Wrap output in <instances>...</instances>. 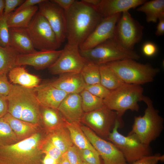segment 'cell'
<instances>
[{"label":"cell","instance_id":"d590c367","mask_svg":"<svg viewBox=\"0 0 164 164\" xmlns=\"http://www.w3.org/2000/svg\"><path fill=\"white\" fill-rule=\"evenodd\" d=\"M94 95L104 99L109 94L110 91L101 83L86 85L84 89Z\"/></svg>","mask_w":164,"mask_h":164},{"label":"cell","instance_id":"8992f818","mask_svg":"<svg viewBox=\"0 0 164 164\" xmlns=\"http://www.w3.org/2000/svg\"><path fill=\"white\" fill-rule=\"evenodd\" d=\"M106 64L125 83L141 85L153 81L159 69L151 64L125 59Z\"/></svg>","mask_w":164,"mask_h":164},{"label":"cell","instance_id":"f907efd6","mask_svg":"<svg viewBox=\"0 0 164 164\" xmlns=\"http://www.w3.org/2000/svg\"><path fill=\"white\" fill-rule=\"evenodd\" d=\"M5 4V0H0V16H1L4 12Z\"/></svg>","mask_w":164,"mask_h":164},{"label":"cell","instance_id":"44dd1931","mask_svg":"<svg viewBox=\"0 0 164 164\" xmlns=\"http://www.w3.org/2000/svg\"><path fill=\"white\" fill-rule=\"evenodd\" d=\"M9 46L21 54L36 51L26 28H9Z\"/></svg>","mask_w":164,"mask_h":164},{"label":"cell","instance_id":"8d00e7d4","mask_svg":"<svg viewBox=\"0 0 164 164\" xmlns=\"http://www.w3.org/2000/svg\"><path fill=\"white\" fill-rule=\"evenodd\" d=\"M7 73H0V96L6 98L12 91L13 84L9 82Z\"/></svg>","mask_w":164,"mask_h":164},{"label":"cell","instance_id":"52a82bcc","mask_svg":"<svg viewBox=\"0 0 164 164\" xmlns=\"http://www.w3.org/2000/svg\"><path fill=\"white\" fill-rule=\"evenodd\" d=\"M79 51L86 60L98 65L125 59L136 60L140 58L135 51L125 49L112 38L92 49H79Z\"/></svg>","mask_w":164,"mask_h":164},{"label":"cell","instance_id":"f6af8a7d","mask_svg":"<svg viewBox=\"0 0 164 164\" xmlns=\"http://www.w3.org/2000/svg\"><path fill=\"white\" fill-rule=\"evenodd\" d=\"M76 148L81 158L96 155L100 156L97 152H94L87 149H79L77 147Z\"/></svg>","mask_w":164,"mask_h":164},{"label":"cell","instance_id":"83f0119b","mask_svg":"<svg viewBox=\"0 0 164 164\" xmlns=\"http://www.w3.org/2000/svg\"><path fill=\"white\" fill-rule=\"evenodd\" d=\"M40 114L48 132L64 125L65 119L57 109L41 106Z\"/></svg>","mask_w":164,"mask_h":164},{"label":"cell","instance_id":"30bf717a","mask_svg":"<svg viewBox=\"0 0 164 164\" xmlns=\"http://www.w3.org/2000/svg\"><path fill=\"white\" fill-rule=\"evenodd\" d=\"M144 27L134 19L128 11L122 12L111 38L125 49L134 50L142 39Z\"/></svg>","mask_w":164,"mask_h":164},{"label":"cell","instance_id":"d6986e66","mask_svg":"<svg viewBox=\"0 0 164 164\" xmlns=\"http://www.w3.org/2000/svg\"><path fill=\"white\" fill-rule=\"evenodd\" d=\"M58 110L63 118L70 122H80L84 112L79 94H68L61 103Z\"/></svg>","mask_w":164,"mask_h":164},{"label":"cell","instance_id":"d6a6232c","mask_svg":"<svg viewBox=\"0 0 164 164\" xmlns=\"http://www.w3.org/2000/svg\"><path fill=\"white\" fill-rule=\"evenodd\" d=\"M18 142L15 134L6 120L3 117L0 118V147Z\"/></svg>","mask_w":164,"mask_h":164},{"label":"cell","instance_id":"5b68a950","mask_svg":"<svg viewBox=\"0 0 164 164\" xmlns=\"http://www.w3.org/2000/svg\"><path fill=\"white\" fill-rule=\"evenodd\" d=\"M143 91L141 85L125 83L111 91L109 95L103 99V104L109 109L116 111L118 119L123 122L122 117L126 111H138V103L142 101Z\"/></svg>","mask_w":164,"mask_h":164},{"label":"cell","instance_id":"7bdbcfd3","mask_svg":"<svg viewBox=\"0 0 164 164\" xmlns=\"http://www.w3.org/2000/svg\"><path fill=\"white\" fill-rule=\"evenodd\" d=\"M8 102L6 98L0 96V118L3 117L7 113Z\"/></svg>","mask_w":164,"mask_h":164},{"label":"cell","instance_id":"ffe728a7","mask_svg":"<svg viewBox=\"0 0 164 164\" xmlns=\"http://www.w3.org/2000/svg\"><path fill=\"white\" fill-rule=\"evenodd\" d=\"M49 82L54 87L67 94H80L86 85L80 73L62 74L56 79Z\"/></svg>","mask_w":164,"mask_h":164},{"label":"cell","instance_id":"ee69618b","mask_svg":"<svg viewBox=\"0 0 164 164\" xmlns=\"http://www.w3.org/2000/svg\"><path fill=\"white\" fill-rule=\"evenodd\" d=\"M65 11L68 10L72 5L74 0H53Z\"/></svg>","mask_w":164,"mask_h":164},{"label":"cell","instance_id":"1f68e13d","mask_svg":"<svg viewBox=\"0 0 164 164\" xmlns=\"http://www.w3.org/2000/svg\"><path fill=\"white\" fill-rule=\"evenodd\" d=\"M80 94L81 99L82 107L84 113L94 110L104 105L103 99L94 95L85 89Z\"/></svg>","mask_w":164,"mask_h":164},{"label":"cell","instance_id":"603a6c76","mask_svg":"<svg viewBox=\"0 0 164 164\" xmlns=\"http://www.w3.org/2000/svg\"><path fill=\"white\" fill-rule=\"evenodd\" d=\"M3 117L15 134L18 141L26 138L36 132L38 125L17 119L8 113Z\"/></svg>","mask_w":164,"mask_h":164},{"label":"cell","instance_id":"f35d334b","mask_svg":"<svg viewBox=\"0 0 164 164\" xmlns=\"http://www.w3.org/2000/svg\"><path fill=\"white\" fill-rule=\"evenodd\" d=\"M66 153L70 164H82V160L74 145L69 148Z\"/></svg>","mask_w":164,"mask_h":164},{"label":"cell","instance_id":"cb8c5ba5","mask_svg":"<svg viewBox=\"0 0 164 164\" xmlns=\"http://www.w3.org/2000/svg\"><path fill=\"white\" fill-rule=\"evenodd\" d=\"M38 11V5H35L16 12H12L7 19L9 27L26 28Z\"/></svg>","mask_w":164,"mask_h":164},{"label":"cell","instance_id":"681fc988","mask_svg":"<svg viewBox=\"0 0 164 164\" xmlns=\"http://www.w3.org/2000/svg\"><path fill=\"white\" fill-rule=\"evenodd\" d=\"M58 164H70L67 158L66 152L58 160Z\"/></svg>","mask_w":164,"mask_h":164},{"label":"cell","instance_id":"6da1fadb","mask_svg":"<svg viewBox=\"0 0 164 164\" xmlns=\"http://www.w3.org/2000/svg\"><path fill=\"white\" fill-rule=\"evenodd\" d=\"M67 44L79 47L103 19L93 7L75 1L65 11Z\"/></svg>","mask_w":164,"mask_h":164},{"label":"cell","instance_id":"4fadbf2b","mask_svg":"<svg viewBox=\"0 0 164 164\" xmlns=\"http://www.w3.org/2000/svg\"><path fill=\"white\" fill-rule=\"evenodd\" d=\"M80 127L102 159L104 164H128L122 153L113 143L100 137L81 123Z\"/></svg>","mask_w":164,"mask_h":164},{"label":"cell","instance_id":"9c48e42d","mask_svg":"<svg viewBox=\"0 0 164 164\" xmlns=\"http://www.w3.org/2000/svg\"><path fill=\"white\" fill-rule=\"evenodd\" d=\"M26 29L35 49L57 50L61 44L46 19L38 11Z\"/></svg>","mask_w":164,"mask_h":164},{"label":"cell","instance_id":"5bb4252c","mask_svg":"<svg viewBox=\"0 0 164 164\" xmlns=\"http://www.w3.org/2000/svg\"><path fill=\"white\" fill-rule=\"evenodd\" d=\"M38 6V12L46 19L62 43L66 39L65 11L53 0H43Z\"/></svg>","mask_w":164,"mask_h":164},{"label":"cell","instance_id":"8fae6325","mask_svg":"<svg viewBox=\"0 0 164 164\" xmlns=\"http://www.w3.org/2000/svg\"><path fill=\"white\" fill-rule=\"evenodd\" d=\"M118 119L116 112L104 104L94 110L84 113L80 122L100 137L107 139Z\"/></svg>","mask_w":164,"mask_h":164},{"label":"cell","instance_id":"277c9868","mask_svg":"<svg viewBox=\"0 0 164 164\" xmlns=\"http://www.w3.org/2000/svg\"><path fill=\"white\" fill-rule=\"evenodd\" d=\"M142 101L147 105L144 114L142 116H135L132 129L129 133L135 135L143 143L149 145L162 132L164 120L149 97L144 96Z\"/></svg>","mask_w":164,"mask_h":164},{"label":"cell","instance_id":"7c38bea8","mask_svg":"<svg viewBox=\"0 0 164 164\" xmlns=\"http://www.w3.org/2000/svg\"><path fill=\"white\" fill-rule=\"evenodd\" d=\"M86 61L80 54L79 47L67 44L57 60L48 69L54 75L80 73Z\"/></svg>","mask_w":164,"mask_h":164},{"label":"cell","instance_id":"e0dca14e","mask_svg":"<svg viewBox=\"0 0 164 164\" xmlns=\"http://www.w3.org/2000/svg\"><path fill=\"white\" fill-rule=\"evenodd\" d=\"M33 89L41 106L55 109H57L68 94L52 85L49 81L40 84Z\"/></svg>","mask_w":164,"mask_h":164},{"label":"cell","instance_id":"f1b7e54d","mask_svg":"<svg viewBox=\"0 0 164 164\" xmlns=\"http://www.w3.org/2000/svg\"><path fill=\"white\" fill-rule=\"evenodd\" d=\"M99 66L100 83L106 88L112 91L125 83L106 64Z\"/></svg>","mask_w":164,"mask_h":164},{"label":"cell","instance_id":"ac0fdd59","mask_svg":"<svg viewBox=\"0 0 164 164\" xmlns=\"http://www.w3.org/2000/svg\"><path fill=\"white\" fill-rule=\"evenodd\" d=\"M145 0H101L94 8L103 18L128 11L143 4Z\"/></svg>","mask_w":164,"mask_h":164},{"label":"cell","instance_id":"f546056e","mask_svg":"<svg viewBox=\"0 0 164 164\" xmlns=\"http://www.w3.org/2000/svg\"><path fill=\"white\" fill-rule=\"evenodd\" d=\"M19 54L10 46H0V73H8L11 69L17 66L16 60Z\"/></svg>","mask_w":164,"mask_h":164},{"label":"cell","instance_id":"4dcf8cb0","mask_svg":"<svg viewBox=\"0 0 164 164\" xmlns=\"http://www.w3.org/2000/svg\"><path fill=\"white\" fill-rule=\"evenodd\" d=\"M80 73L86 85L100 83L98 65L86 60Z\"/></svg>","mask_w":164,"mask_h":164},{"label":"cell","instance_id":"c3c4849f","mask_svg":"<svg viewBox=\"0 0 164 164\" xmlns=\"http://www.w3.org/2000/svg\"><path fill=\"white\" fill-rule=\"evenodd\" d=\"M81 1L88 5L94 8L99 3L101 0H82Z\"/></svg>","mask_w":164,"mask_h":164},{"label":"cell","instance_id":"2e32d148","mask_svg":"<svg viewBox=\"0 0 164 164\" xmlns=\"http://www.w3.org/2000/svg\"><path fill=\"white\" fill-rule=\"evenodd\" d=\"M62 50H37L26 54H19L16 60V66L29 65L37 70L48 68L59 57Z\"/></svg>","mask_w":164,"mask_h":164},{"label":"cell","instance_id":"7dc6e473","mask_svg":"<svg viewBox=\"0 0 164 164\" xmlns=\"http://www.w3.org/2000/svg\"><path fill=\"white\" fill-rule=\"evenodd\" d=\"M43 164H58V161L52 158L48 154H45L42 160Z\"/></svg>","mask_w":164,"mask_h":164},{"label":"cell","instance_id":"7402d4cb","mask_svg":"<svg viewBox=\"0 0 164 164\" xmlns=\"http://www.w3.org/2000/svg\"><path fill=\"white\" fill-rule=\"evenodd\" d=\"M8 73L10 82L13 84L33 88L40 84L41 79L38 77L29 73L22 66L14 67Z\"/></svg>","mask_w":164,"mask_h":164},{"label":"cell","instance_id":"836d02e7","mask_svg":"<svg viewBox=\"0 0 164 164\" xmlns=\"http://www.w3.org/2000/svg\"><path fill=\"white\" fill-rule=\"evenodd\" d=\"M9 14L3 13L0 16V46L2 47L10 46L9 28L7 24Z\"/></svg>","mask_w":164,"mask_h":164},{"label":"cell","instance_id":"4316f807","mask_svg":"<svg viewBox=\"0 0 164 164\" xmlns=\"http://www.w3.org/2000/svg\"><path fill=\"white\" fill-rule=\"evenodd\" d=\"M136 10L145 14L148 22L156 23L160 19L164 17V0L147 1Z\"/></svg>","mask_w":164,"mask_h":164},{"label":"cell","instance_id":"7a4b0ae2","mask_svg":"<svg viewBox=\"0 0 164 164\" xmlns=\"http://www.w3.org/2000/svg\"><path fill=\"white\" fill-rule=\"evenodd\" d=\"M45 138L36 132L14 144L0 147V164H43L42 148Z\"/></svg>","mask_w":164,"mask_h":164},{"label":"cell","instance_id":"e575fe53","mask_svg":"<svg viewBox=\"0 0 164 164\" xmlns=\"http://www.w3.org/2000/svg\"><path fill=\"white\" fill-rule=\"evenodd\" d=\"M42 150L43 154H48L58 161L64 154L49 141L46 137L43 145Z\"/></svg>","mask_w":164,"mask_h":164},{"label":"cell","instance_id":"d4e9b609","mask_svg":"<svg viewBox=\"0 0 164 164\" xmlns=\"http://www.w3.org/2000/svg\"><path fill=\"white\" fill-rule=\"evenodd\" d=\"M64 125L68 130L73 145L79 149L97 152L92 146L80 127V122H70L65 119Z\"/></svg>","mask_w":164,"mask_h":164},{"label":"cell","instance_id":"484cf974","mask_svg":"<svg viewBox=\"0 0 164 164\" xmlns=\"http://www.w3.org/2000/svg\"><path fill=\"white\" fill-rule=\"evenodd\" d=\"M46 138L63 153L74 145L64 124L63 125L48 132Z\"/></svg>","mask_w":164,"mask_h":164},{"label":"cell","instance_id":"60d3db41","mask_svg":"<svg viewBox=\"0 0 164 164\" xmlns=\"http://www.w3.org/2000/svg\"><path fill=\"white\" fill-rule=\"evenodd\" d=\"M157 50L156 45L151 42H146L144 44L142 47L143 54L148 57H151L154 55Z\"/></svg>","mask_w":164,"mask_h":164},{"label":"cell","instance_id":"bcb514c9","mask_svg":"<svg viewBox=\"0 0 164 164\" xmlns=\"http://www.w3.org/2000/svg\"><path fill=\"white\" fill-rule=\"evenodd\" d=\"M164 34V17L160 19L156 27L155 34L157 36H160Z\"/></svg>","mask_w":164,"mask_h":164},{"label":"cell","instance_id":"9a60e30c","mask_svg":"<svg viewBox=\"0 0 164 164\" xmlns=\"http://www.w3.org/2000/svg\"><path fill=\"white\" fill-rule=\"evenodd\" d=\"M121 13L103 19L79 46V49L82 50L90 49L111 38Z\"/></svg>","mask_w":164,"mask_h":164},{"label":"cell","instance_id":"74e56055","mask_svg":"<svg viewBox=\"0 0 164 164\" xmlns=\"http://www.w3.org/2000/svg\"><path fill=\"white\" fill-rule=\"evenodd\" d=\"M164 160V155L160 154L145 156L136 160L132 164H157Z\"/></svg>","mask_w":164,"mask_h":164},{"label":"cell","instance_id":"ab89813d","mask_svg":"<svg viewBox=\"0 0 164 164\" xmlns=\"http://www.w3.org/2000/svg\"><path fill=\"white\" fill-rule=\"evenodd\" d=\"M5 4L4 13L9 14L12 12L15 8L20 5L24 1V0H5Z\"/></svg>","mask_w":164,"mask_h":164},{"label":"cell","instance_id":"3957f363","mask_svg":"<svg viewBox=\"0 0 164 164\" xmlns=\"http://www.w3.org/2000/svg\"><path fill=\"white\" fill-rule=\"evenodd\" d=\"M8 113L17 119L38 125L41 121V106L33 88L13 84L12 91L6 97Z\"/></svg>","mask_w":164,"mask_h":164},{"label":"cell","instance_id":"ba28073f","mask_svg":"<svg viewBox=\"0 0 164 164\" xmlns=\"http://www.w3.org/2000/svg\"><path fill=\"white\" fill-rule=\"evenodd\" d=\"M119 128L120 124L118 119L107 139L119 149L128 164L151 155L152 151L149 145L142 143L134 134L128 133L126 136L121 134L118 131Z\"/></svg>","mask_w":164,"mask_h":164},{"label":"cell","instance_id":"b9f144b4","mask_svg":"<svg viewBox=\"0 0 164 164\" xmlns=\"http://www.w3.org/2000/svg\"><path fill=\"white\" fill-rule=\"evenodd\" d=\"M43 0H26L20 5L13 12H16L21 10L37 5Z\"/></svg>","mask_w":164,"mask_h":164},{"label":"cell","instance_id":"816d5d0a","mask_svg":"<svg viewBox=\"0 0 164 164\" xmlns=\"http://www.w3.org/2000/svg\"><path fill=\"white\" fill-rule=\"evenodd\" d=\"M82 164H89L84 162L82 161Z\"/></svg>","mask_w":164,"mask_h":164}]
</instances>
